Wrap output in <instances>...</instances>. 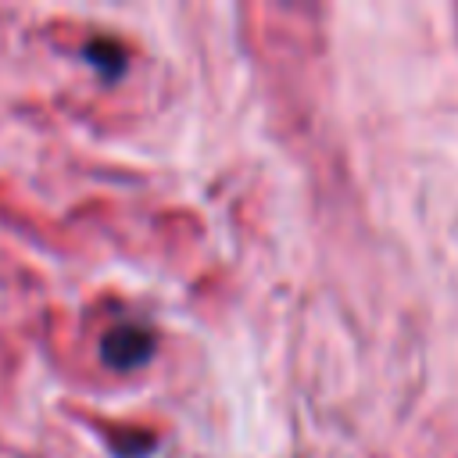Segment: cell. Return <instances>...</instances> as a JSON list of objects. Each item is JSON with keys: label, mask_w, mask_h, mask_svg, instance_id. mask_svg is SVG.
Returning <instances> with one entry per match:
<instances>
[{"label": "cell", "mask_w": 458, "mask_h": 458, "mask_svg": "<svg viewBox=\"0 0 458 458\" xmlns=\"http://www.w3.org/2000/svg\"><path fill=\"white\" fill-rule=\"evenodd\" d=\"M150 354H154V333L136 318H122L100 336V361L114 372L140 369L150 361Z\"/></svg>", "instance_id": "cell-1"}, {"label": "cell", "mask_w": 458, "mask_h": 458, "mask_svg": "<svg viewBox=\"0 0 458 458\" xmlns=\"http://www.w3.org/2000/svg\"><path fill=\"white\" fill-rule=\"evenodd\" d=\"M82 61L93 64L104 82H114V79H122L129 57H125V47L118 39H111V36H89L82 43Z\"/></svg>", "instance_id": "cell-2"}, {"label": "cell", "mask_w": 458, "mask_h": 458, "mask_svg": "<svg viewBox=\"0 0 458 458\" xmlns=\"http://www.w3.org/2000/svg\"><path fill=\"white\" fill-rule=\"evenodd\" d=\"M107 444L118 458H147L157 447V437L150 429H114L107 437Z\"/></svg>", "instance_id": "cell-3"}]
</instances>
